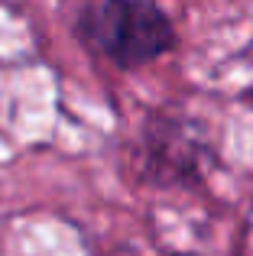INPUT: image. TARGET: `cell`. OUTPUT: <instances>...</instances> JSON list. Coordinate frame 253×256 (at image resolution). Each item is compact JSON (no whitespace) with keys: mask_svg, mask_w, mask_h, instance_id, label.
Listing matches in <instances>:
<instances>
[{"mask_svg":"<svg viewBox=\"0 0 253 256\" xmlns=\"http://www.w3.org/2000/svg\"><path fill=\"white\" fill-rule=\"evenodd\" d=\"M75 36L120 72H133L176 49V23L150 0H94L75 16Z\"/></svg>","mask_w":253,"mask_h":256,"instance_id":"cell-1","label":"cell"},{"mask_svg":"<svg viewBox=\"0 0 253 256\" xmlns=\"http://www.w3.org/2000/svg\"><path fill=\"white\" fill-rule=\"evenodd\" d=\"M136 175L156 188H182L204 178L214 146L195 117L178 110H156L146 117L136 140Z\"/></svg>","mask_w":253,"mask_h":256,"instance_id":"cell-2","label":"cell"}]
</instances>
